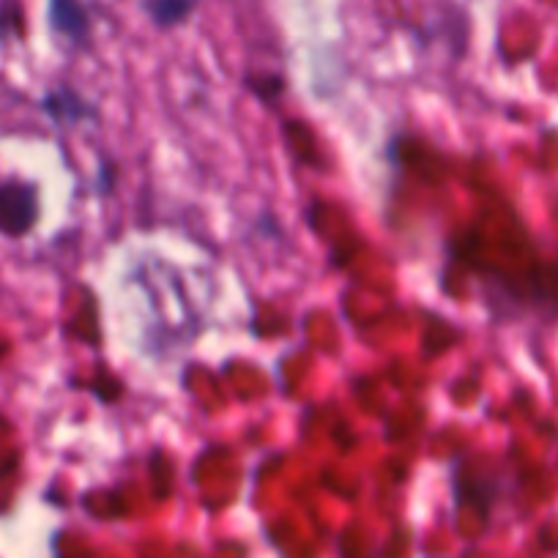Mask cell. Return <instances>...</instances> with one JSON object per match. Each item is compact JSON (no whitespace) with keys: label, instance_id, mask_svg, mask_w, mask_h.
I'll use <instances>...</instances> for the list:
<instances>
[{"label":"cell","instance_id":"cell-4","mask_svg":"<svg viewBox=\"0 0 558 558\" xmlns=\"http://www.w3.org/2000/svg\"><path fill=\"white\" fill-rule=\"evenodd\" d=\"M197 0H143L145 14L154 20L159 28H176L181 22L189 20L195 11Z\"/></svg>","mask_w":558,"mask_h":558},{"label":"cell","instance_id":"cell-2","mask_svg":"<svg viewBox=\"0 0 558 558\" xmlns=\"http://www.w3.org/2000/svg\"><path fill=\"white\" fill-rule=\"evenodd\" d=\"M50 22L72 44H88L91 17L80 0H50Z\"/></svg>","mask_w":558,"mask_h":558},{"label":"cell","instance_id":"cell-1","mask_svg":"<svg viewBox=\"0 0 558 558\" xmlns=\"http://www.w3.org/2000/svg\"><path fill=\"white\" fill-rule=\"evenodd\" d=\"M39 219V192L20 178L0 181V233L9 238L25 236Z\"/></svg>","mask_w":558,"mask_h":558},{"label":"cell","instance_id":"cell-5","mask_svg":"<svg viewBox=\"0 0 558 558\" xmlns=\"http://www.w3.org/2000/svg\"><path fill=\"white\" fill-rule=\"evenodd\" d=\"M247 88L258 96L260 102L274 104L285 93V77L282 74H258V77L249 74Z\"/></svg>","mask_w":558,"mask_h":558},{"label":"cell","instance_id":"cell-6","mask_svg":"<svg viewBox=\"0 0 558 558\" xmlns=\"http://www.w3.org/2000/svg\"><path fill=\"white\" fill-rule=\"evenodd\" d=\"M91 392L102 400V403H115V400H121L124 397V383L115 378L110 370H99L96 372V378L91 381Z\"/></svg>","mask_w":558,"mask_h":558},{"label":"cell","instance_id":"cell-3","mask_svg":"<svg viewBox=\"0 0 558 558\" xmlns=\"http://www.w3.org/2000/svg\"><path fill=\"white\" fill-rule=\"evenodd\" d=\"M42 110L50 115L55 124H63V126L80 124V121H85V118H96V107H93L91 102H85L80 93L72 91V88H66V85L44 96Z\"/></svg>","mask_w":558,"mask_h":558}]
</instances>
